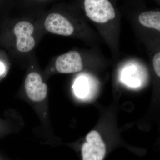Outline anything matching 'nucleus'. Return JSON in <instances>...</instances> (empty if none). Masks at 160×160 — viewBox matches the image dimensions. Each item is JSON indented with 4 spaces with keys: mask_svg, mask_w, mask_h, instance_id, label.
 I'll list each match as a JSON object with an SVG mask.
<instances>
[{
    "mask_svg": "<svg viewBox=\"0 0 160 160\" xmlns=\"http://www.w3.org/2000/svg\"><path fill=\"white\" fill-rule=\"evenodd\" d=\"M153 69H154L156 74L158 77L160 76V52H157L152 59Z\"/></svg>",
    "mask_w": 160,
    "mask_h": 160,
    "instance_id": "obj_10",
    "label": "nucleus"
},
{
    "mask_svg": "<svg viewBox=\"0 0 160 160\" xmlns=\"http://www.w3.org/2000/svg\"><path fill=\"white\" fill-rule=\"evenodd\" d=\"M25 87L26 94L33 102H41L47 96L48 87L37 72H32L27 75Z\"/></svg>",
    "mask_w": 160,
    "mask_h": 160,
    "instance_id": "obj_4",
    "label": "nucleus"
},
{
    "mask_svg": "<svg viewBox=\"0 0 160 160\" xmlns=\"http://www.w3.org/2000/svg\"><path fill=\"white\" fill-rule=\"evenodd\" d=\"M6 71L5 65L2 62H0V75H2Z\"/></svg>",
    "mask_w": 160,
    "mask_h": 160,
    "instance_id": "obj_11",
    "label": "nucleus"
},
{
    "mask_svg": "<svg viewBox=\"0 0 160 160\" xmlns=\"http://www.w3.org/2000/svg\"><path fill=\"white\" fill-rule=\"evenodd\" d=\"M140 24L147 28L160 31V12L149 11L142 12L138 17Z\"/></svg>",
    "mask_w": 160,
    "mask_h": 160,
    "instance_id": "obj_7",
    "label": "nucleus"
},
{
    "mask_svg": "<svg viewBox=\"0 0 160 160\" xmlns=\"http://www.w3.org/2000/svg\"><path fill=\"white\" fill-rule=\"evenodd\" d=\"M73 88L75 94L80 98H86L89 95V83L87 79L84 77H80L76 80Z\"/></svg>",
    "mask_w": 160,
    "mask_h": 160,
    "instance_id": "obj_8",
    "label": "nucleus"
},
{
    "mask_svg": "<svg viewBox=\"0 0 160 160\" xmlns=\"http://www.w3.org/2000/svg\"><path fill=\"white\" fill-rule=\"evenodd\" d=\"M86 139L82 148V160H103L106 154V146L98 132L92 131Z\"/></svg>",
    "mask_w": 160,
    "mask_h": 160,
    "instance_id": "obj_2",
    "label": "nucleus"
},
{
    "mask_svg": "<svg viewBox=\"0 0 160 160\" xmlns=\"http://www.w3.org/2000/svg\"><path fill=\"white\" fill-rule=\"evenodd\" d=\"M45 26L49 32L59 35H71L74 29L69 20L57 13H51L47 17Z\"/></svg>",
    "mask_w": 160,
    "mask_h": 160,
    "instance_id": "obj_6",
    "label": "nucleus"
},
{
    "mask_svg": "<svg viewBox=\"0 0 160 160\" xmlns=\"http://www.w3.org/2000/svg\"><path fill=\"white\" fill-rule=\"evenodd\" d=\"M57 70L62 73H73L81 71L83 68L81 55L77 51H70L60 56L56 61Z\"/></svg>",
    "mask_w": 160,
    "mask_h": 160,
    "instance_id": "obj_5",
    "label": "nucleus"
},
{
    "mask_svg": "<svg viewBox=\"0 0 160 160\" xmlns=\"http://www.w3.org/2000/svg\"><path fill=\"white\" fill-rule=\"evenodd\" d=\"M34 31L32 24L26 21L19 22L14 27L17 48L22 52H28L34 48L35 41L31 35Z\"/></svg>",
    "mask_w": 160,
    "mask_h": 160,
    "instance_id": "obj_3",
    "label": "nucleus"
},
{
    "mask_svg": "<svg viewBox=\"0 0 160 160\" xmlns=\"http://www.w3.org/2000/svg\"><path fill=\"white\" fill-rule=\"evenodd\" d=\"M122 79L124 82L131 87H137L141 85L139 78L132 69H126L122 72Z\"/></svg>",
    "mask_w": 160,
    "mask_h": 160,
    "instance_id": "obj_9",
    "label": "nucleus"
},
{
    "mask_svg": "<svg viewBox=\"0 0 160 160\" xmlns=\"http://www.w3.org/2000/svg\"><path fill=\"white\" fill-rule=\"evenodd\" d=\"M86 16L94 22L103 24L113 19L114 8L109 0H84Z\"/></svg>",
    "mask_w": 160,
    "mask_h": 160,
    "instance_id": "obj_1",
    "label": "nucleus"
}]
</instances>
